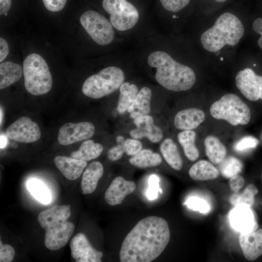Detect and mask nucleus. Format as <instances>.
<instances>
[{
  "label": "nucleus",
  "instance_id": "f257e3e1",
  "mask_svg": "<svg viewBox=\"0 0 262 262\" xmlns=\"http://www.w3.org/2000/svg\"><path fill=\"white\" fill-rule=\"evenodd\" d=\"M170 237L167 222L150 216L140 221L123 241L119 251L121 262H150L163 252Z\"/></svg>",
  "mask_w": 262,
  "mask_h": 262
},
{
  "label": "nucleus",
  "instance_id": "f03ea898",
  "mask_svg": "<svg viewBox=\"0 0 262 262\" xmlns=\"http://www.w3.org/2000/svg\"><path fill=\"white\" fill-rule=\"evenodd\" d=\"M148 65L156 69L155 78L165 89L175 92L191 89L196 81L194 70L176 61L167 53L156 50L150 53Z\"/></svg>",
  "mask_w": 262,
  "mask_h": 262
},
{
  "label": "nucleus",
  "instance_id": "7ed1b4c3",
  "mask_svg": "<svg viewBox=\"0 0 262 262\" xmlns=\"http://www.w3.org/2000/svg\"><path fill=\"white\" fill-rule=\"evenodd\" d=\"M71 213L69 205H55L41 212L37 220L45 230L44 244L50 250L65 246L75 229V225L68 221Z\"/></svg>",
  "mask_w": 262,
  "mask_h": 262
},
{
  "label": "nucleus",
  "instance_id": "20e7f679",
  "mask_svg": "<svg viewBox=\"0 0 262 262\" xmlns=\"http://www.w3.org/2000/svg\"><path fill=\"white\" fill-rule=\"evenodd\" d=\"M244 33L241 21L234 14L227 12L221 15L213 26L201 34L200 42L205 49L216 52L226 45H237Z\"/></svg>",
  "mask_w": 262,
  "mask_h": 262
},
{
  "label": "nucleus",
  "instance_id": "39448f33",
  "mask_svg": "<svg viewBox=\"0 0 262 262\" xmlns=\"http://www.w3.org/2000/svg\"><path fill=\"white\" fill-rule=\"evenodd\" d=\"M24 86L34 96L48 93L52 85L51 73L45 59L39 54L28 55L23 64Z\"/></svg>",
  "mask_w": 262,
  "mask_h": 262
},
{
  "label": "nucleus",
  "instance_id": "423d86ee",
  "mask_svg": "<svg viewBox=\"0 0 262 262\" xmlns=\"http://www.w3.org/2000/svg\"><path fill=\"white\" fill-rule=\"evenodd\" d=\"M124 80V73L121 68L108 66L87 78L82 84V92L89 98H100L119 88Z\"/></svg>",
  "mask_w": 262,
  "mask_h": 262
},
{
  "label": "nucleus",
  "instance_id": "0eeeda50",
  "mask_svg": "<svg viewBox=\"0 0 262 262\" xmlns=\"http://www.w3.org/2000/svg\"><path fill=\"white\" fill-rule=\"evenodd\" d=\"M212 116L227 121L233 126L246 125L251 118L247 105L236 95L229 93L223 96L210 107Z\"/></svg>",
  "mask_w": 262,
  "mask_h": 262
},
{
  "label": "nucleus",
  "instance_id": "6e6552de",
  "mask_svg": "<svg viewBox=\"0 0 262 262\" xmlns=\"http://www.w3.org/2000/svg\"><path fill=\"white\" fill-rule=\"evenodd\" d=\"M101 6L113 26L120 31L133 28L139 19L136 6L130 0H102Z\"/></svg>",
  "mask_w": 262,
  "mask_h": 262
},
{
  "label": "nucleus",
  "instance_id": "1a4fd4ad",
  "mask_svg": "<svg viewBox=\"0 0 262 262\" xmlns=\"http://www.w3.org/2000/svg\"><path fill=\"white\" fill-rule=\"evenodd\" d=\"M80 21L88 34L98 45H107L113 41L115 31L112 24L98 11L86 10L80 16Z\"/></svg>",
  "mask_w": 262,
  "mask_h": 262
},
{
  "label": "nucleus",
  "instance_id": "9d476101",
  "mask_svg": "<svg viewBox=\"0 0 262 262\" xmlns=\"http://www.w3.org/2000/svg\"><path fill=\"white\" fill-rule=\"evenodd\" d=\"M6 135L9 139L16 142L31 143L40 139L41 131L36 123L29 117L22 116L7 128Z\"/></svg>",
  "mask_w": 262,
  "mask_h": 262
},
{
  "label": "nucleus",
  "instance_id": "9b49d317",
  "mask_svg": "<svg viewBox=\"0 0 262 262\" xmlns=\"http://www.w3.org/2000/svg\"><path fill=\"white\" fill-rule=\"evenodd\" d=\"M235 83L242 94L250 101L262 99V76L255 74L249 68L239 71Z\"/></svg>",
  "mask_w": 262,
  "mask_h": 262
},
{
  "label": "nucleus",
  "instance_id": "f8f14e48",
  "mask_svg": "<svg viewBox=\"0 0 262 262\" xmlns=\"http://www.w3.org/2000/svg\"><path fill=\"white\" fill-rule=\"evenodd\" d=\"M95 131L94 125L89 122L66 123L59 130L58 141L61 145H69L92 137Z\"/></svg>",
  "mask_w": 262,
  "mask_h": 262
},
{
  "label": "nucleus",
  "instance_id": "ddd939ff",
  "mask_svg": "<svg viewBox=\"0 0 262 262\" xmlns=\"http://www.w3.org/2000/svg\"><path fill=\"white\" fill-rule=\"evenodd\" d=\"M71 255L77 262H101L103 256L102 252L92 247L86 236L77 234L70 243Z\"/></svg>",
  "mask_w": 262,
  "mask_h": 262
},
{
  "label": "nucleus",
  "instance_id": "4468645a",
  "mask_svg": "<svg viewBox=\"0 0 262 262\" xmlns=\"http://www.w3.org/2000/svg\"><path fill=\"white\" fill-rule=\"evenodd\" d=\"M229 220L232 228L240 233L253 231L258 228L251 207L246 204L235 206L229 213Z\"/></svg>",
  "mask_w": 262,
  "mask_h": 262
},
{
  "label": "nucleus",
  "instance_id": "2eb2a0df",
  "mask_svg": "<svg viewBox=\"0 0 262 262\" xmlns=\"http://www.w3.org/2000/svg\"><path fill=\"white\" fill-rule=\"evenodd\" d=\"M136 189V184L131 180H126L118 176L111 182L104 194L106 202L111 206L121 204L125 198L132 193Z\"/></svg>",
  "mask_w": 262,
  "mask_h": 262
},
{
  "label": "nucleus",
  "instance_id": "dca6fc26",
  "mask_svg": "<svg viewBox=\"0 0 262 262\" xmlns=\"http://www.w3.org/2000/svg\"><path fill=\"white\" fill-rule=\"evenodd\" d=\"M136 128L130 132L131 136L134 139L147 137L152 143H158L163 137L162 130L154 123L153 117L149 115L137 117L133 120Z\"/></svg>",
  "mask_w": 262,
  "mask_h": 262
},
{
  "label": "nucleus",
  "instance_id": "f3484780",
  "mask_svg": "<svg viewBox=\"0 0 262 262\" xmlns=\"http://www.w3.org/2000/svg\"><path fill=\"white\" fill-rule=\"evenodd\" d=\"M239 243L245 258L249 261L256 260L262 255V229L241 233Z\"/></svg>",
  "mask_w": 262,
  "mask_h": 262
},
{
  "label": "nucleus",
  "instance_id": "a211bd4d",
  "mask_svg": "<svg viewBox=\"0 0 262 262\" xmlns=\"http://www.w3.org/2000/svg\"><path fill=\"white\" fill-rule=\"evenodd\" d=\"M204 112L199 109L192 108L179 111L174 120L175 127L181 130H193L196 128L205 120Z\"/></svg>",
  "mask_w": 262,
  "mask_h": 262
},
{
  "label": "nucleus",
  "instance_id": "6ab92c4d",
  "mask_svg": "<svg viewBox=\"0 0 262 262\" xmlns=\"http://www.w3.org/2000/svg\"><path fill=\"white\" fill-rule=\"evenodd\" d=\"M56 167L69 180H75L82 174L87 162L65 156H57L54 159Z\"/></svg>",
  "mask_w": 262,
  "mask_h": 262
},
{
  "label": "nucleus",
  "instance_id": "aec40b11",
  "mask_svg": "<svg viewBox=\"0 0 262 262\" xmlns=\"http://www.w3.org/2000/svg\"><path fill=\"white\" fill-rule=\"evenodd\" d=\"M103 172V166L99 162L94 161L88 165L83 173L81 181L83 194H90L95 191Z\"/></svg>",
  "mask_w": 262,
  "mask_h": 262
},
{
  "label": "nucleus",
  "instance_id": "412c9836",
  "mask_svg": "<svg viewBox=\"0 0 262 262\" xmlns=\"http://www.w3.org/2000/svg\"><path fill=\"white\" fill-rule=\"evenodd\" d=\"M151 90L147 87H142L138 92L127 112L131 118L148 115L150 112Z\"/></svg>",
  "mask_w": 262,
  "mask_h": 262
},
{
  "label": "nucleus",
  "instance_id": "4be33fe9",
  "mask_svg": "<svg viewBox=\"0 0 262 262\" xmlns=\"http://www.w3.org/2000/svg\"><path fill=\"white\" fill-rule=\"evenodd\" d=\"M21 66L10 61L0 64V89H3L18 81L22 76Z\"/></svg>",
  "mask_w": 262,
  "mask_h": 262
},
{
  "label": "nucleus",
  "instance_id": "5701e85b",
  "mask_svg": "<svg viewBox=\"0 0 262 262\" xmlns=\"http://www.w3.org/2000/svg\"><path fill=\"white\" fill-rule=\"evenodd\" d=\"M160 149L164 159L172 168L177 171L182 168L181 157L176 144L171 139H164L161 144Z\"/></svg>",
  "mask_w": 262,
  "mask_h": 262
},
{
  "label": "nucleus",
  "instance_id": "b1692460",
  "mask_svg": "<svg viewBox=\"0 0 262 262\" xmlns=\"http://www.w3.org/2000/svg\"><path fill=\"white\" fill-rule=\"evenodd\" d=\"M206 154L210 161L214 164H219L225 158L227 149L225 146L214 136L210 135L204 139Z\"/></svg>",
  "mask_w": 262,
  "mask_h": 262
},
{
  "label": "nucleus",
  "instance_id": "393cba45",
  "mask_svg": "<svg viewBox=\"0 0 262 262\" xmlns=\"http://www.w3.org/2000/svg\"><path fill=\"white\" fill-rule=\"evenodd\" d=\"M189 175L196 180H208L217 178L219 172L210 162L200 160L191 167Z\"/></svg>",
  "mask_w": 262,
  "mask_h": 262
},
{
  "label": "nucleus",
  "instance_id": "a878e982",
  "mask_svg": "<svg viewBox=\"0 0 262 262\" xmlns=\"http://www.w3.org/2000/svg\"><path fill=\"white\" fill-rule=\"evenodd\" d=\"M162 162L161 155L149 149H141L129 159L130 164L139 168L155 167L160 164Z\"/></svg>",
  "mask_w": 262,
  "mask_h": 262
},
{
  "label": "nucleus",
  "instance_id": "bb28decb",
  "mask_svg": "<svg viewBox=\"0 0 262 262\" xmlns=\"http://www.w3.org/2000/svg\"><path fill=\"white\" fill-rule=\"evenodd\" d=\"M103 149V146L92 140H88L82 143L79 149L72 152L70 157L88 162L98 157Z\"/></svg>",
  "mask_w": 262,
  "mask_h": 262
},
{
  "label": "nucleus",
  "instance_id": "cd10ccee",
  "mask_svg": "<svg viewBox=\"0 0 262 262\" xmlns=\"http://www.w3.org/2000/svg\"><path fill=\"white\" fill-rule=\"evenodd\" d=\"M196 132L192 130H185L178 135V140L182 146L184 155L190 161H195L199 157L198 149L195 145Z\"/></svg>",
  "mask_w": 262,
  "mask_h": 262
},
{
  "label": "nucleus",
  "instance_id": "c85d7f7f",
  "mask_svg": "<svg viewBox=\"0 0 262 262\" xmlns=\"http://www.w3.org/2000/svg\"><path fill=\"white\" fill-rule=\"evenodd\" d=\"M120 94L117 110L120 114L126 112L138 93L137 86L129 82H123L119 87Z\"/></svg>",
  "mask_w": 262,
  "mask_h": 262
},
{
  "label": "nucleus",
  "instance_id": "c756f323",
  "mask_svg": "<svg viewBox=\"0 0 262 262\" xmlns=\"http://www.w3.org/2000/svg\"><path fill=\"white\" fill-rule=\"evenodd\" d=\"M27 188L31 194L38 201L44 204L51 200V195L47 186L39 180L32 179L27 182Z\"/></svg>",
  "mask_w": 262,
  "mask_h": 262
},
{
  "label": "nucleus",
  "instance_id": "7c9ffc66",
  "mask_svg": "<svg viewBox=\"0 0 262 262\" xmlns=\"http://www.w3.org/2000/svg\"><path fill=\"white\" fill-rule=\"evenodd\" d=\"M242 168V162L233 156L225 158L219 165L221 175L224 177L229 179L238 174Z\"/></svg>",
  "mask_w": 262,
  "mask_h": 262
},
{
  "label": "nucleus",
  "instance_id": "2f4dec72",
  "mask_svg": "<svg viewBox=\"0 0 262 262\" xmlns=\"http://www.w3.org/2000/svg\"><path fill=\"white\" fill-rule=\"evenodd\" d=\"M258 190L256 187L250 184L241 193H235L230 198L231 204L234 206L239 204H246L251 207L254 203V196L257 194Z\"/></svg>",
  "mask_w": 262,
  "mask_h": 262
},
{
  "label": "nucleus",
  "instance_id": "473e14b6",
  "mask_svg": "<svg viewBox=\"0 0 262 262\" xmlns=\"http://www.w3.org/2000/svg\"><path fill=\"white\" fill-rule=\"evenodd\" d=\"M163 9L166 11L176 13L185 8L191 0H158Z\"/></svg>",
  "mask_w": 262,
  "mask_h": 262
},
{
  "label": "nucleus",
  "instance_id": "72a5a7b5",
  "mask_svg": "<svg viewBox=\"0 0 262 262\" xmlns=\"http://www.w3.org/2000/svg\"><path fill=\"white\" fill-rule=\"evenodd\" d=\"M116 140L117 145L111 148L107 152V157L112 161L119 160L125 153L124 138L121 135H118L116 137Z\"/></svg>",
  "mask_w": 262,
  "mask_h": 262
},
{
  "label": "nucleus",
  "instance_id": "f704fd0d",
  "mask_svg": "<svg viewBox=\"0 0 262 262\" xmlns=\"http://www.w3.org/2000/svg\"><path fill=\"white\" fill-rule=\"evenodd\" d=\"M148 188L146 194L149 200H152L157 198L158 193H162V190L159 187V178L155 174H152L148 179Z\"/></svg>",
  "mask_w": 262,
  "mask_h": 262
},
{
  "label": "nucleus",
  "instance_id": "c9c22d12",
  "mask_svg": "<svg viewBox=\"0 0 262 262\" xmlns=\"http://www.w3.org/2000/svg\"><path fill=\"white\" fill-rule=\"evenodd\" d=\"M185 204L189 208L200 213H207L210 210L208 203L204 199L199 197H190L186 200Z\"/></svg>",
  "mask_w": 262,
  "mask_h": 262
},
{
  "label": "nucleus",
  "instance_id": "e433bc0d",
  "mask_svg": "<svg viewBox=\"0 0 262 262\" xmlns=\"http://www.w3.org/2000/svg\"><path fill=\"white\" fill-rule=\"evenodd\" d=\"M260 144V141L252 136H246L240 139L235 145V149L237 151H243L248 148H254Z\"/></svg>",
  "mask_w": 262,
  "mask_h": 262
},
{
  "label": "nucleus",
  "instance_id": "4c0bfd02",
  "mask_svg": "<svg viewBox=\"0 0 262 262\" xmlns=\"http://www.w3.org/2000/svg\"><path fill=\"white\" fill-rule=\"evenodd\" d=\"M124 150L126 153L129 156H133L142 148V144L136 139H127L125 140Z\"/></svg>",
  "mask_w": 262,
  "mask_h": 262
},
{
  "label": "nucleus",
  "instance_id": "58836bf2",
  "mask_svg": "<svg viewBox=\"0 0 262 262\" xmlns=\"http://www.w3.org/2000/svg\"><path fill=\"white\" fill-rule=\"evenodd\" d=\"M0 246V262H12L15 255L14 248L9 245L2 244L1 241Z\"/></svg>",
  "mask_w": 262,
  "mask_h": 262
},
{
  "label": "nucleus",
  "instance_id": "ea45409f",
  "mask_svg": "<svg viewBox=\"0 0 262 262\" xmlns=\"http://www.w3.org/2000/svg\"><path fill=\"white\" fill-rule=\"evenodd\" d=\"M244 182L245 180L243 177L237 174L230 178L229 184L231 190L237 193L243 186Z\"/></svg>",
  "mask_w": 262,
  "mask_h": 262
},
{
  "label": "nucleus",
  "instance_id": "a19ab883",
  "mask_svg": "<svg viewBox=\"0 0 262 262\" xmlns=\"http://www.w3.org/2000/svg\"><path fill=\"white\" fill-rule=\"evenodd\" d=\"M252 27L254 31L261 35L258 39V44L260 48L262 49V18H256L253 23Z\"/></svg>",
  "mask_w": 262,
  "mask_h": 262
},
{
  "label": "nucleus",
  "instance_id": "79ce46f5",
  "mask_svg": "<svg viewBox=\"0 0 262 262\" xmlns=\"http://www.w3.org/2000/svg\"><path fill=\"white\" fill-rule=\"evenodd\" d=\"M0 62H2L7 56L9 49L7 41L3 38H0Z\"/></svg>",
  "mask_w": 262,
  "mask_h": 262
},
{
  "label": "nucleus",
  "instance_id": "37998d69",
  "mask_svg": "<svg viewBox=\"0 0 262 262\" xmlns=\"http://www.w3.org/2000/svg\"><path fill=\"white\" fill-rule=\"evenodd\" d=\"M12 6V0H0V15H8Z\"/></svg>",
  "mask_w": 262,
  "mask_h": 262
},
{
  "label": "nucleus",
  "instance_id": "c03bdc74",
  "mask_svg": "<svg viewBox=\"0 0 262 262\" xmlns=\"http://www.w3.org/2000/svg\"><path fill=\"white\" fill-rule=\"evenodd\" d=\"M6 137L3 135H0V148H3L5 147L6 144Z\"/></svg>",
  "mask_w": 262,
  "mask_h": 262
},
{
  "label": "nucleus",
  "instance_id": "a18cd8bd",
  "mask_svg": "<svg viewBox=\"0 0 262 262\" xmlns=\"http://www.w3.org/2000/svg\"><path fill=\"white\" fill-rule=\"evenodd\" d=\"M215 0L219 2H223L226 1L227 0Z\"/></svg>",
  "mask_w": 262,
  "mask_h": 262
},
{
  "label": "nucleus",
  "instance_id": "49530a36",
  "mask_svg": "<svg viewBox=\"0 0 262 262\" xmlns=\"http://www.w3.org/2000/svg\"><path fill=\"white\" fill-rule=\"evenodd\" d=\"M261 179H262V174H261Z\"/></svg>",
  "mask_w": 262,
  "mask_h": 262
}]
</instances>
